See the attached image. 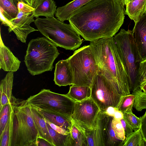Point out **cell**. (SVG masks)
<instances>
[{
	"label": "cell",
	"mask_w": 146,
	"mask_h": 146,
	"mask_svg": "<svg viewBox=\"0 0 146 146\" xmlns=\"http://www.w3.org/2000/svg\"><path fill=\"white\" fill-rule=\"evenodd\" d=\"M124 5L121 0H92L77 10L68 21L86 40L113 37L123 23Z\"/></svg>",
	"instance_id": "6da1fadb"
},
{
	"label": "cell",
	"mask_w": 146,
	"mask_h": 146,
	"mask_svg": "<svg viewBox=\"0 0 146 146\" xmlns=\"http://www.w3.org/2000/svg\"><path fill=\"white\" fill-rule=\"evenodd\" d=\"M99 70L122 96L130 94L129 80L113 37L90 42Z\"/></svg>",
	"instance_id": "7a4b0ae2"
},
{
	"label": "cell",
	"mask_w": 146,
	"mask_h": 146,
	"mask_svg": "<svg viewBox=\"0 0 146 146\" xmlns=\"http://www.w3.org/2000/svg\"><path fill=\"white\" fill-rule=\"evenodd\" d=\"M56 46L45 37L31 40L24 61L31 75L52 70L54 62L60 54Z\"/></svg>",
	"instance_id": "3957f363"
},
{
	"label": "cell",
	"mask_w": 146,
	"mask_h": 146,
	"mask_svg": "<svg viewBox=\"0 0 146 146\" xmlns=\"http://www.w3.org/2000/svg\"><path fill=\"white\" fill-rule=\"evenodd\" d=\"M38 31L56 46L74 50L82 43L80 35L71 25L54 17L37 18L34 22Z\"/></svg>",
	"instance_id": "277c9868"
},
{
	"label": "cell",
	"mask_w": 146,
	"mask_h": 146,
	"mask_svg": "<svg viewBox=\"0 0 146 146\" xmlns=\"http://www.w3.org/2000/svg\"><path fill=\"white\" fill-rule=\"evenodd\" d=\"M40 137L26 100L15 103L11 146H36Z\"/></svg>",
	"instance_id": "5b68a950"
},
{
	"label": "cell",
	"mask_w": 146,
	"mask_h": 146,
	"mask_svg": "<svg viewBox=\"0 0 146 146\" xmlns=\"http://www.w3.org/2000/svg\"><path fill=\"white\" fill-rule=\"evenodd\" d=\"M113 38L128 75L131 92L140 90L138 75L142 60L135 43L133 30L122 29Z\"/></svg>",
	"instance_id": "8992f818"
},
{
	"label": "cell",
	"mask_w": 146,
	"mask_h": 146,
	"mask_svg": "<svg viewBox=\"0 0 146 146\" xmlns=\"http://www.w3.org/2000/svg\"><path fill=\"white\" fill-rule=\"evenodd\" d=\"M67 59L73 75V85L91 88L99 68L90 45L75 50Z\"/></svg>",
	"instance_id": "52a82bcc"
},
{
	"label": "cell",
	"mask_w": 146,
	"mask_h": 146,
	"mask_svg": "<svg viewBox=\"0 0 146 146\" xmlns=\"http://www.w3.org/2000/svg\"><path fill=\"white\" fill-rule=\"evenodd\" d=\"M26 100L28 104L36 108L60 114L70 119L76 102L66 94L46 89L31 96Z\"/></svg>",
	"instance_id": "ba28073f"
},
{
	"label": "cell",
	"mask_w": 146,
	"mask_h": 146,
	"mask_svg": "<svg viewBox=\"0 0 146 146\" xmlns=\"http://www.w3.org/2000/svg\"><path fill=\"white\" fill-rule=\"evenodd\" d=\"M90 98L102 111L110 106L117 108L122 96L98 70L91 86Z\"/></svg>",
	"instance_id": "9c48e42d"
},
{
	"label": "cell",
	"mask_w": 146,
	"mask_h": 146,
	"mask_svg": "<svg viewBox=\"0 0 146 146\" xmlns=\"http://www.w3.org/2000/svg\"><path fill=\"white\" fill-rule=\"evenodd\" d=\"M100 110L90 97L75 102L71 119L85 130L94 129L96 126Z\"/></svg>",
	"instance_id": "30bf717a"
},
{
	"label": "cell",
	"mask_w": 146,
	"mask_h": 146,
	"mask_svg": "<svg viewBox=\"0 0 146 146\" xmlns=\"http://www.w3.org/2000/svg\"><path fill=\"white\" fill-rule=\"evenodd\" d=\"M135 44L142 60L146 59V13L135 23L132 30Z\"/></svg>",
	"instance_id": "8fae6325"
},
{
	"label": "cell",
	"mask_w": 146,
	"mask_h": 146,
	"mask_svg": "<svg viewBox=\"0 0 146 146\" xmlns=\"http://www.w3.org/2000/svg\"><path fill=\"white\" fill-rule=\"evenodd\" d=\"M54 81L59 86L73 84V75L67 59L60 60L56 64Z\"/></svg>",
	"instance_id": "7c38bea8"
},
{
	"label": "cell",
	"mask_w": 146,
	"mask_h": 146,
	"mask_svg": "<svg viewBox=\"0 0 146 146\" xmlns=\"http://www.w3.org/2000/svg\"><path fill=\"white\" fill-rule=\"evenodd\" d=\"M21 61L4 44L1 36L0 40V68L4 71L15 72L19 69Z\"/></svg>",
	"instance_id": "4fadbf2b"
},
{
	"label": "cell",
	"mask_w": 146,
	"mask_h": 146,
	"mask_svg": "<svg viewBox=\"0 0 146 146\" xmlns=\"http://www.w3.org/2000/svg\"><path fill=\"white\" fill-rule=\"evenodd\" d=\"M102 113L103 114V134L104 146H123L124 141L117 138L112 127V122L113 117Z\"/></svg>",
	"instance_id": "5bb4252c"
},
{
	"label": "cell",
	"mask_w": 146,
	"mask_h": 146,
	"mask_svg": "<svg viewBox=\"0 0 146 146\" xmlns=\"http://www.w3.org/2000/svg\"><path fill=\"white\" fill-rule=\"evenodd\" d=\"M103 114L99 112L96 127L91 130H85L87 146H104L103 139Z\"/></svg>",
	"instance_id": "9a60e30c"
},
{
	"label": "cell",
	"mask_w": 146,
	"mask_h": 146,
	"mask_svg": "<svg viewBox=\"0 0 146 146\" xmlns=\"http://www.w3.org/2000/svg\"><path fill=\"white\" fill-rule=\"evenodd\" d=\"M13 72H9L0 82V108L17 99L12 94Z\"/></svg>",
	"instance_id": "2e32d148"
},
{
	"label": "cell",
	"mask_w": 146,
	"mask_h": 146,
	"mask_svg": "<svg viewBox=\"0 0 146 146\" xmlns=\"http://www.w3.org/2000/svg\"><path fill=\"white\" fill-rule=\"evenodd\" d=\"M92 0H74L66 5L58 7L55 16L62 22L69 20L74 12Z\"/></svg>",
	"instance_id": "e0dca14e"
},
{
	"label": "cell",
	"mask_w": 146,
	"mask_h": 146,
	"mask_svg": "<svg viewBox=\"0 0 146 146\" xmlns=\"http://www.w3.org/2000/svg\"><path fill=\"white\" fill-rule=\"evenodd\" d=\"M30 106L32 117L39 137L46 139L53 146H54L49 133L44 118L35 108Z\"/></svg>",
	"instance_id": "ac0fdd59"
},
{
	"label": "cell",
	"mask_w": 146,
	"mask_h": 146,
	"mask_svg": "<svg viewBox=\"0 0 146 146\" xmlns=\"http://www.w3.org/2000/svg\"><path fill=\"white\" fill-rule=\"evenodd\" d=\"M36 108L46 119L70 132L72 125L71 119L60 114Z\"/></svg>",
	"instance_id": "d6986e66"
},
{
	"label": "cell",
	"mask_w": 146,
	"mask_h": 146,
	"mask_svg": "<svg viewBox=\"0 0 146 146\" xmlns=\"http://www.w3.org/2000/svg\"><path fill=\"white\" fill-rule=\"evenodd\" d=\"M72 121L68 146H87L85 129Z\"/></svg>",
	"instance_id": "ffe728a7"
},
{
	"label": "cell",
	"mask_w": 146,
	"mask_h": 146,
	"mask_svg": "<svg viewBox=\"0 0 146 146\" xmlns=\"http://www.w3.org/2000/svg\"><path fill=\"white\" fill-rule=\"evenodd\" d=\"M146 0H132L125 5V15L133 20L135 23L143 14V10Z\"/></svg>",
	"instance_id": "44dd1931"
},
{
	"label": "cell",
	"mask_w": 146,
	"mask_h": 146,
	"mask_svg": "<svg viewBox=\"0 0 146 146\" xmlns=\"http://www.w3.org/2000/svg\"><path fill=\"white\" fill-rule=\"evenodd\" d=\"M91 88L89 86L72 85L66 95L75 102H80L90 97Z\"/></svg>",
	"instance_id": "7402d4cb"
},
{
	"label": "cell",
	"mask_w": 146,
	"mask_h": 146,
	"mask_svg": "<svg viewBox=\"0 0 146 146\" xmlns=\"http://www.w3.org/2000/svg\"><path fill=\"white\" fill-rule=\"evenodd\" d=\"M56 10V6L53 0H42L35 9L34 17L37 18L40 16H43L46 18L54 17Z\"/></svg>",
	"instance_id": "603a6c76"
},
{
	"label": "cell",
	"mask_w": 146,
	"mask_h": 146,
	"mask_svg": "<svg viewBox=\"0 0 146 146\" xmlns=\"http://www.w3.org/2000/svg\"><path fill=\"white\" fill-rule=\"evenodd\" d=\"M34 12H27L18 11L16 17L10 21L13 26L11 29L8 30L9 32H12L14 28L30 25L31 23L34 22Z\"/></svg>",
	"instance_id": "cb8c5ba5"
},
{
	"label": "cell",
	"mask_w": 146,
	"mask_h": 146,
	"mask_svg": "<svg viewBox=\"0 0 146 146\" xmlns=\"http://www.w3.org/2000/svg\"><path fill=\"white\" fill-rule=\"evenodd\" d=\"M14 106V105L4 130L1 135H0V146H11L13 129Z\"/></svg>",
	"instance_id": "d4e9b609"
},
{
	"label": "cell",
	"mask_w": 146,
	"mask_h": 146,
	"mask_svg": "<svg viewBox=\"0 0 146 146\" xmlns=\"http://www.w3.org/2000/svg\"><path fill=\"white\" fill-rule=\"evenodd\" d=\"M0 10L9 21L15 18L18 13L17 7L9 0H0Z\"/></svg>",
	"instance_id": "484cf974"
},
{
	"label": "cell",
	"mask_w": 146,
	"mask_h": 146,
	"mask_svg": "<svg viewBox=\"0 0 146 146\" xmlns=\"http://www.w3.org/2000/svg\"><path fill=\"white\" fill-rule=\"evenodd\" d=\"M16 99L13 101L4 105L0 108V135L3 132L8 121Z\"/></svg>",
	"instance_id": "4316f807"
},
{
	"label": "cell",
	"mask_w": 146,
	"mask_h": 146,
	"mask_svg": "<svg viewBox=\"0 0 146 146\" xmlns=\"http://www.w3.org/2000/svg\"><path fill=\"white\" fill-rule=\"evenodd\" d=\"M46 124L54 146H68L69 134H60L53 129L47 123Z\"/></svg>",
	"instance_id": "83f0119b"
},
{
	"label": "cell",
	"mask_w": 146,
	"mask_h": 146,
	"mask_svg": "<svg viewBox=\"0 0 146 146\" xmlns=\"http://www.w3.org/2000/svg\"><path fill=\"white\" fill-rule=\"evenodd\" d=\"M135 96L133 108L138 111L146 110V93L140 90L132 93Z\"/></svg>",
	"instance_id": "f1b7e54d"
},
{
	"label": "cell",
	"mask_w": 146,
	"mask_h": 146,
	"mask_svg": "<svg viewBox=\"0 0 146 146\" xmlns=\"http://www.w3.org/2000/svg\"><path fill=\"white\" fill-rule=\"evenodd\" d=\"M135 98V96L132 94L122 96L117 109L123 113L129 110H132Z\"/></svg>",
	"instance_id": "f546056e"
},
{
	"label": "cell",
	"mask_w": 146,
	"mask_h": 146,
	"mask_svg": "<svg viewBox=\"0 0 146 146\" xmlns=\"http://www.w3.org/2000/svg\"><path fill=\"white\" fill-rule=\"evenodd\" d=\"M123 114L124 120L131 127L134 131L139 129L140 123V118L137 117L133 113L132 110H127Z\"/></svg>",
	"instance_id": "4dcf8cb0"
},
{
	"label": "cell",
	"mask_w": 146,
	"mask_h": 146,
	"mask_svg": "<svg viewBox=\"0 0 146 146\" xmlns=\"http://www.w3.org/2000/svg\"><path fill=\"white\" fill-rule=\"evenodd\" d=\"M142 139V137L139 128L125 139L123 146H141Z\"/></svg>",
	"instance_id": "1f68e13d"
},
{
	"label": "cell",
	"mask_w": 146,
	"mask_h": 146,
	"mask_svg": "<svg viewBox=\"0 0 146 146\" xmlns=\"http://www.w3.org/2000/svg\"><path fill=\"white\" fill-rule=\"evenodd\" d=\"M112 126L115 135L118 139L124 141L125 136L124 129L120 120L113 118Z\"/></svg>",
	"instance_id": "d6a6232c"
},
{
	"label": "cell",
	"mask_w": 146,
	"mask_h": 146,
	"mask_svg": "<svg viewBox=\"0 0 146 146\" xmlns=\"http://www.w3.org/2000/svg\"><path fill=\"white\" fill-rule=\"evenodd\" d=\"M138 75L140 87L146 83V59L141 61L140 63Z\"/></svg>",
	"instance_id": "836d02e7"
},
{
	"label": "cell",
	"mask_w": 146,
	"mask_h": 146,
	"mask_svg": "<svg viewBox=\"0 0 146 146\" xmlns=\"http://www.w3.org/2000/svg\"><path fill=\"white\" fill-rule=\"evenodd\" d=\"M18 11L30 12H34L35 9L23 1H19L17 5Z\"/></svg>",
	"instance_id": "e575fe53"
},
{
	"label": "cell",
	"mask_w": 146,
	"mask_h": 146,
	"mask_svg": "<svg viewBox=\"0 0 146 146\" xmlns=\"http://www.w3.org/2000/svg\"><path fill=\"white\" fill-rule=\"evenodd\" d=\"M139 117L140 119L139 128L142 137L146 139V111L144 114Z\"/></svg>",
	"instance_id": "d590c367"
},
{
	"label": "cell",
	"mask_w": 146,
	"mask_h": 146,
	"mask_svg": "<svg viewBox=\"0 0 146 146\" xmlns=\"http://www.w3.org/2000/svg\"><path fill=\"white\" fill-rule=\"evenodd\" d=\"M45 121L56 132L63 135H68L70 132L65 129L49 121L45 118Z\"/></svg>",
	"instance_id": "8d00e7d4"
},
{
	"label": "cell",
	"mask_w": 146,
	"mask_h": 146,
	"mask_svg": "<svg viewBox=\"0 0 146 146\" xmlns=\"http://www.w3.org/2000/svg\"><path fill=\"white\" fill-rule=\"evenodd\" d=\"M124 129L125 139L127 138L134 132L133 129L124 120L123 118L120 120Z\"/></svg>",
	"instance_id": "74e56055"
},
{
	"label": "cell",
	"mask_w": 146,
	"mask_h": 146,
	"mask_svg": "<svg viewBox=\"0 0 146 146\" xmlns=\"http://www.w3.org/2000/svg\"><path fill=\"white\" fill-rule=\"evenodd\" d=\"M0 20L2 24L4 25L9 27L8 31L11 29L13 27V25L11 22L6 18L0 12Z\"/></svg>",
	"instance_id": "f35d334b"
},
{
	"label": "cell",
	"mask_w": 146,
	"mask_h": 146,
	"mask_svg": "<svg viewBox=\"0 0 146 146\" xmlns=\"http://www.w3.org/2000/svg\"><path fill=\"white\" fill-rule=\"evenodd\" d=\"M48 146L52 145L44 139L38 137L37 139L36 146Z\"/></svg>",
	"instance_id": "ab89813d"
},
{
	"label": "cell",
	"mask_w": 146,
	"mask_h": 146,
	"mask_svg": "<svg viewBox=\"0 0 146 146\" xmlns=\"http://www.w3.org/2000/svg\"><path fill=\"white\" fill-rule=\"evenodd\" d=\"M42 0H19L28 4L31 7L36 9Z\"/></svg>",
	"instance_id": "60d3db41"
},
{
	"label": "cell",
	"mask_w": 146,
	"mask_h": 146,
	"mask_svg": "<svg viewBox=\"0 0 146 146\" xmlns=\"http://www.w3.org/2000/svg\"><path fill=\"white\" fill-rule=\"evenodd\" d=\"M117 108L112 106H110L106 108L104 111H101L102 113L107 115L113 117L114 113Z\"/></svg>",
	"instance_id": "b9f144b4"
},
{
	"label": "cell",
	"mask_w": 146,
	"mask_h": 146,
	"mask_svg": "<svg viewBox=\"0 0 146 146\" xmlns=\"http://www.w3.org/2000/svg\"><path fill=\"white\" fill-rule=\"evenodd\" d=\"M113 117L115 119L120 120L121 119L123 118V113L117 108L114 113Z\"/></svg>",
	"instance_id": "7bdbcfd3"
},
{
	"label": "cell",
	"mask_w": 146,
	"mask_h": 146,
	"mask_svg": "<svg viewBox=\"0 0 146 146\" xmlns=\"http://www.w3.org/2000/svg\"><path fill=\"white\" fill-rule=\"evenodd\" d=\"M140 89L141 91L146 93V83L141 86Z\"/></svg>",
	"instance_id": "ee69618b"
},
{
	"label": "cell",
	"mask_w": 146,
	"mask_h": 146,
	"mask_svg": "<svg viewBox=\"0 0 146 146\" xmlns=\"http://www.w3.org/2000/svg\"><path fill=\"white\" fill-rule=\"evenodd\" d=\"M141 146H146V139L143 137Z\"/></svg>",
	"instance_id": "f6af8a7d"
},
{
	"label": "cell",
	"mask_w": 146,
	"mask_h": 146,
	"mask_svg": "<svg viewBox=\"0 0 146 146\" xmlns=\"http://www.w3.org/2000/svg\"><path fill=\"white\" fill-rule=\"evenodd\" d=\"M11 1L14 5L17 7L18 2L19 0H9Z\"/></svg>",
	"instance_id": "bcb514c9"
},
{
	"label": "cell",
	"mask_w": 146,
	"mask_h": 146,
	"mask_svg": "<svg viewBox=\"0 0 146 146\" xmlns=\"http://www.w3.org/2000/svg\"><path fill=\"white\" fill-rule=\"evenodd\" d=\"M144 13H146V0L145 1L143 10V14Z\"/></svg>",
	"instance_id": "7dc6e473"
},
{
	"label": "cell",
	"mask_w": 146,
	"mask_h": 146,
	"mask_svg": "<svg viewBox=\"0 0 146 146\" xmlns=\"http://www.w3.org/2000/svg\"><path fill=\"white\" fill-rule=\"evenodd\" d=\"M125 5H126V0H121Z\"/></svg>",
	"instance_id": "c3c4849f"
},
{
	"label": "cell",
	"mask_w": 146,
	"mask_h": 146,
	"mask_svg": "<svg viewBox=\"0 0 146 146\" xmlns=\"http://www.w3.org/2000/svg\"><path fill=\"white\" fill-rule=\"evenodd\" d=\"M132 0H126V4H127V3H128L130 1H131Z\"/></svg>",
	"instance_id": "681fc988"
}]
</instances>
